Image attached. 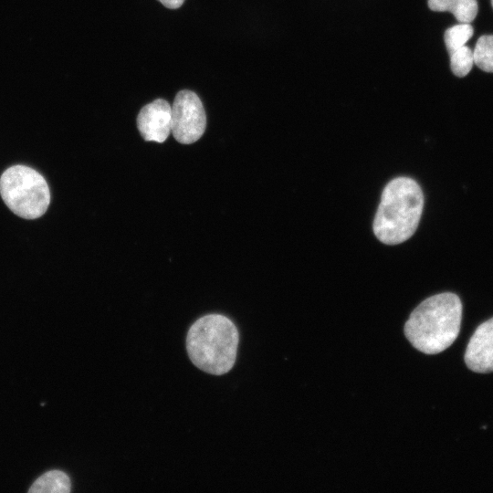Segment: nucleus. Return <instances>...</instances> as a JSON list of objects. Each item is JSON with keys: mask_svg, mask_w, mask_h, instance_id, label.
<instances>
[{"mask_svg": "<svg viewBox=\"0 0 493 493\" xmlns=\"http://www.w3.org/2000/svg\"><path fill=\"white\" fill-rule=\"evenodd\" d=\"M238 341V330L231 320L220 314H208L189 329L186 349L197 368L221 375L234 366Z\"/></svg>", "mask_w": 493, "mask_h": 493, "instance_id": "obj_3", "label": "nucleus"}, {"mask_svg": "<svg viewBox=\"0 0 493 493\" xmlns=\"http://www.w3.org/2000/svg\"><path fill=\"white\" fill-rule=\"evenodd\" d=\"M449 57L451 70L457 77L467 75L474 65L473 51L466 45L449 53Z\"/></svg>", "mask_w": 493, "mask_h": 493, "instance_id": "obj_12", "label": "nucleus"}, {"mask_svg": "<svg viewBox=\"0 0 493 493\" xmlns=\"http://www.w3.org/2000/svg\"><path fill=\"white\" fill-rule=\"evenodd\" d=\"M474 63L486 72H493V36L485 35L480 37L476 44Z\"/></svg>", "mask_w": 493, "mask_h": 493, "instance_id": "obj_10", "label": "nucleus"}, {"mask_svg": "<svg viewBox=\"0 0 493 493\" xmlns=\"http://www.w3.org/2000/svg\"><path fill=\"white\" fill-rule=\"evenodd\" d=\"M171 105L163 99H157L142 108L137 127L145 141L163 142L171 133Z\"/></svg>", "mask_w": 493, "mask_h": 493, "instance_id": "obj_6", "label": "nucleus"}, {"mask_svg": "<svg viewBox=\"0 0 493 493\" xmlns=\"http://www.w3.org/2000/svg\"><path fill=\"white\" fill-rule=\"evenodd\" d=\"M428 7L436 12L448 11L459 23H471L477 16V0H428Z\"/></svg>", "mask_w": 493, "mask_h": 493, "instance_id": "obj_8", "label": "nucleus"}, {"mask_svg": "<svg viewBox=\"0 0 493 493\" xmlns=\"http://www.w3.org/2000/svg\"><path fill=\"white\" fill-rule=\"evenodd\" d=\"M464 359L475 372H493V318L477 328L467 343Z\"/></svg>", "mask_w": 493, "mask_h": 493, "instance_id": "obj_7", "label": "nucleus"}, {"mask_svg": "<svg viewBox=\"0 0 493 493\" xmlns=\"http://www.w3.org/2000/svg\"><path fill=\"white\" fill-rule=\"evenodd\" d=\"M171 132L183 144L198 141L206 127V116L199 97L192 90H180L171 105Z\"/></svg>", "mask_w": 493, "mask_h": 493, "instance_id": "obj_5", "label": "nucleus"}, {"mask_svg": "<svg viewBox=\"0 0 493 493\" xmlns=\"http://www.w3.org/2000/svg\"><path fill=\"white\" fill-rule=\"evenodd\" d=\"M462 318V303L451 292L436 294L422 301L404 324L410 343L425 354H436L457 338Z\"/></svg>", "mask_w": 493, "mask_h": 493, "instance_id": "obj_1", "label": "nucleus"}, {"mask_svg": "<svg viewBox=\"0 0 493 493\" xmlns=\"http://www.w3.org/2000/svg\"><path fill=\"white\" fill-rule=\"evenodd\" d=\"M473 33L474 29L470 23H459L447 28L444 39L448 53L465 46Z\"/></svg>", "mask_w": 493, "mask_h": 493, "instance_id": "obj_11", "label": "nucleus"}, {"mask_svg": "<svg viewBox=\"0 0 493 493\" xmlns=\"http://www.w3.org/2000/svg\"><path fill=\"white\" fill-rule=\"evenodd\" d=\"M165 7L170 9H176L183 5L184 0H158Z\"/></svg>", "mask_w": 493, "mask_h": 493, "instance_id": "obj_13", "label": "nucleus"}, {"mask_svg": "<svg viewBox=\"0 0 493 493\" xmlns=\"http://www.w3.org/2000/svg\"><path fill=\"white\" fill-rule=\"evenodd\" d=\"M424 206L419 184L409 177H397L384 187L374 220L373 233L383 244L397 245L415 232Z\"/></svg>", "mask_w": 493, "mask_h": 493, "instance_id": "obj_2", "label": "nucleus"}, {"mask_svg": "<svg viewBox=\"0 0 493 493\" xmlns=\"http://www.w3.org/2000/svg\"><path fill=\"white\" fill-rule=\"evenodd\" d=\"M71 482L61 470H49L37 477L28 489L29 493H68Z\"/></svg>", "mask_w": 493, "mask_h": 493, "instance_id": "obj_9", "label": "nucleus"}, {"mask_svg": "<svg viewBox=\"0 0 493 493\" xmlns=\"http://www.w3.org/2000/svg\"><path fill=\"white\" fill-rule=\"evenodd\" d=\"M0 194L7 207L25 219L43 215L50 204V191L46 179L26 165H14L0 177Z\"/></svg>", "mask_w": 493, "mask_h": 493, "instance_id": "obj_4", "label": "nucleus"}, {"mask_svg": "<svg viewBox=\"0 0 493 493\" xmlns=\"http://www.w3.org/2000/svg\"><path fill=\"white\" fill-rule=\"evenodd\" d=\"M491 5H492V7H493V0H491Z\"/></svg>", "mask_w": 493, "mask_h": 493, "instance_id": "obj_14", "label": "nucleus"}]
</instances>
